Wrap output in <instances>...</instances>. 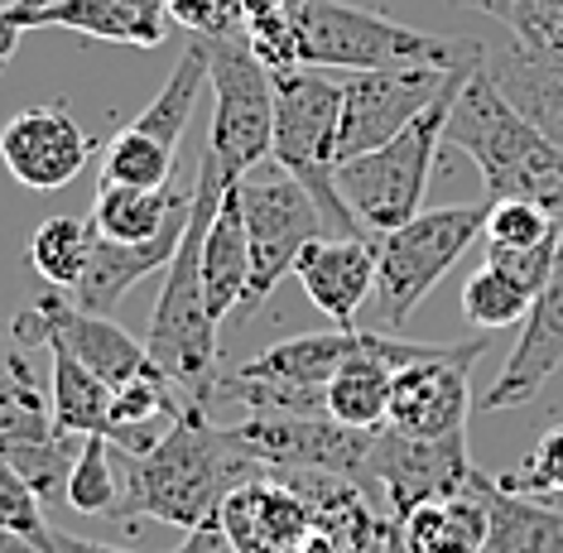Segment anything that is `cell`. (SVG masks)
I'll list each match as a JSON object with an SVG mask.
<instances>
[{
    "mask_svg": "<svg viewBox=\"0 0 563 553\" xmlns=\"http://www.w3.org/2000/svg\"><path fill=\"white\" fill-rule=\"evenodd\" d=\"M34 30V20H30V0H5L0 5V73L10 68V58H15V48H20V38Z\"/></svg>",
    "mask_w": 563,
    "mask_h": 553,
    "instance_id": "ab89813d",
    "label": "cell"
},
{
    "mask_svg": "<svg viewBox=\"0 0 563 553\" xmlns=\"http://www.w3.org/2000/svg\"><path fill=\"white\" fill-rule=\"evenodd\" d=\"M486 332L467 342H443V352L409 362L390 380V414L386 429L409 433V439H448L467 433L472 414V366L486 352Z\"/></svg>",
    "mask_w": 563,
    "mask_h": 553,
    "instance_id": "8fae6325",
    "label": "cell"
},
{
    "mask_svg": "<svg viewBox=\"0 0 563 553\" xmlns=\"http://www.w3.org/2000/svg\"><path fill=\"white\" fill-rule=\"evenodd\" d=\"M174 553H241V549L222 534V524L208 520V524H198V530H188V534H184V544H178Z\"/></svg>",
    "mask_w": 563,
    "mask_h": 553,
    "instance_id": "b9f144b4",
    "label": "cell"
},
{
    "mask_svg": "<svg viewBox=\"0 0 563 553\" xmlns=\"http://www.w3.org/2000/svg\"><path fill=\"white\" fill-rule=\"evenodd\" d=\"M92 241H97L92 222H78V217H48L30 241V265L40 269L54 289H73L87 275Z\"/></svg>",
    "mask_w": 563,
    "mask_h": 553,
    "instance_id": "f1b7e54d",
    "label": "cell"
},
{
    "mask_svg": "<svg viewBox=\"0 0 563 553\" xmlns=\"http://www.w3.org/2000/svg\"><path fill=\"white\" fill-rule=\"evenodd\" d=\"M510 491L520 496H563V423H554V429H544L540 439H534V447L525 453V462L510 477H501Z\"/></svg>",
    "mask_w": 563,
    "mask_h": 553,
    "instance_id": "d590c367",
    "label": "cell"
},
{
    "mask_svg": "<svg viewBox=\"0 0 563 553\" xmlns=\"http://www.w3.org/2000/svg\"><path fill=\"white\" fill-rule=\"evenodd\" d=\"M294 279L332 328H356V313L376 294V236H318L299 251Z\"/></svg>",
    "mask_w": 563,
    "mask_h": 553,
    "instance_id": "e0dca14e",
    "label": "cell"
},
{
    "mask_svg": "<svg viewBox=\"0 0 563 553\" xmlns=\"http://www.w3.org/2000/svg\"><path fill=\"white\" fill-rule=\"evenodd\" d=\"M54 433V405L34 376L15 328H0V453L15 443H34Z\"/></svg>",
    "mask_w": 563,
    "mask_h": 553,
    "instance_id": "d4e9b609",
    "label": "cell"
},
{
    "mask_svg": "<svg viewBox=\"0 0 563 553\" xmlns=\"http://www.w3.org/2000/svg\"><path fill=\"white\" fill-rule=\"evenodd\" d=\"M386 553H405V544H400V534H395V524H390V534H386Z\"/></svg>",
    "mask_w": 563,
    "mask_h": 553,
    "instance_id": "ee69618b",
    "label": "cell"
},
{
    "mask_svg": "<svg viewBox=\"0 0 563 553\" xmlns=\"http://www.w3.org/2000/svg\"><path fill=\"white\" fill-rule=\"evenodd\" d=\"M405 553H486V534H492V510L477 486V472L463 491L424 500V506L405 510L395 520Z\"/></svg>",
    "mask_w": 563,
    "mask_h": 553,
    "instance_id": "7402d4cb",
    "label": "cell"
},
{
    "mask_svg": "<svg viewBox=\"0 0 563 553\" xmlns=\"http://www.w3.org/2000/svg\"><path fill=\"white\" fill-rule=\"evenodd\" d=\"M501 24L516 34V48L530 63L563 73V0H516Z\"/></svg>",
    "mask_w": 563,
    "mask_h": 553,
    "instance_id": "836d02e7",
    "label": "cell"
},
{
    "mask_svg": "<svg viewBox=\"0 0 563 553\" xmlns=\"http://www.w3.org/2000/svg\"><path fill=\"white\" fill-rule=\"evenodd\" d=\"M0 530L30 539V544H44L48 534V516H44V500L30 491V482L10 467V457L0 453Z\"/></svg>",
    "mask_w": 563,
    "mask_h": 553,
    "instance_id": "8d00e7d4",
    "label": "cell"
},
{
    "mask_svg": "<svg viewBox=\"0 0 563 553\" xmlns=\"http://www.w3.org/2000/svg\"><path fill=\"white\" fill-rule=\"evenodd\" d=\"M236 198H241L246 241H251V279H246V294H241V308H236V313L246 318L279 289V279L294 275L299 251L309 246V241L328 236V226H323L318 202L309 198V188L275 159L241 174Z\"/></svg>",
    "mask_w": 563,
    "mask_h": 553,
    "instance_id": "52a82bcc",
    "label": "cell"
},
{
    "mask_svg": "<svg viewBox=\"0 0 563 553\" xmlns=\"http://www.w3.org/2000/svg\"><path fill=\"white\" fill-rule=\"evenodd\" d=\"M87 154L92 140L63 107H30L0 125V164L34 192L68 188L87 169Z\"/></svg>",
    "mask_w": 563,
    "mask_h": 553,
    "instance_id": "4fadbf2b",
    "label": "cell"
},
{
    "mask_svg": "<svg viewBox=\"0 0 563 553\" xmlns=\"http://www.w3.org/2000/svg\"><path fill=\"white\" fill-rule=\"evenodd\" d=\"M194 192L169 188H125V184H101L92 198V231L107 241H121V246H135V241H155L174 217L188 212Z\"/></svg>",
    "mask_w": 563,
    "mask_h": 553,
    "instance_id": "484cf974",
    "label": "cell"
},
{
    "mask_svg": "<svg viewBox=\"0 0 563 553\" xmlns=\"http://www.w3.org/2000/svg\"><path fill=\"white\" fill-rule=\"evenodd\" d=\"M174 154L169 145H159L155 135L125 131L111 135L107 154H101V184H125V188H169L174 184Z\"/></svg>",
    "mask_w": 563,
    "mask_h": 553,
    "instance_id": "f546056e",
    "label": "cell"
},
{
    "mask_svg": "<svg viewBox=\"0 0 563 553\" xmlns=\"http://www.w3.org/2000/svg\"><path fill=\"white\" fill-rule=\"evenodd\" d=\"M477 486L492 510L486 553H563V510L544 506L540 496L510 491L501 477L477 472Z\"/></svg>",
    "mask_w": 563,
    "mask_h": 553,
    "instance_id": "cb8c5ba5",
    "label": "cell"
},
{
    "mask_svg": "<svg viewBox=\"0 0 563 553\" xmlns=\"http://www.w3.org/2000/svg\"><path fill=\"white\" fill-rule=\"evenodd\" d=\"M467 433H448V439H409L395 429H376L371 439V486L386 496L390 520L405 510L424 506V500L453 496L472 482Z\"/></svg>",
    "mask_w": 563,
    "mask_h": 553,
    "instance_id": "7c38bea8",
    "label": "cell"
},
{
    "mask_svg": "<svg viewBox=\"0 0 563 553\" xmlns=\"http://www.w3.org/2000/svg\"><path fill=\"white\" fill-rule=\"evenodd\" d=\"M299 5L303 0H241L246 44L271 73L303 68L299 63Z\"/></svg>",
    "mask_w": 563,
    "mask_h": 553,
    "instance_id": "1f68e13d",
    "label": "cell"
},
{
    "mask_svg": "<svg viewBox=\"0 0 563 553\" xmlns=\"http://www.w3.org/2000/svg\"><path fill=\"white\" fill-rule=\"evenodd\" d=\"M559 241H563V231H554V236H544V241H534V246H486V265L501 269L506 279H516L520 289L540 294L549 285V275H554Z\"/></svg>",
    "mask_w": 563,
    "mask_h": 553,
    "instance_id": "74e56055",
    "label": "cell"
},
{
    "mask_svg": "<svg viewBox=\"0 0 563 553\" xmlns=\"http://www.w3.org/2000/svg\"><path fill=\"white\" fill-rule=\"evenodd\" d=\"M34 30H73L125 48H159L169 0H30Z\"/></svg>",
    "mask_w": 563,
    "mask_h": 553,
    "instance_id": "ffe728a7",
    "label": "cell"
},
{
    "mask_svg": "<svg viewBox=\"0 0 563 553\" xmlns=\"http://www.w3.org/2000/svg\"><path fill=\"white\" fill-rule=\"evenodd\" d=\"M217 524L241 553H294L313 530V516L285 472H261L227 491L217 506Z\"/></svg>",
    "mask_w": 563,
    "mask_h": 553,
    "instance_id": "2e32d148",
    "label": "cell"
},
{
    "mask_svg": "<svg viewBox=\"0 0 563 553\" xmlns=\"http://www.w3.org/2000/svg\"><path fill=\"white\" fill-rule=\"evenodd\" d=\"M299 63L303 68H467L486 63V48L472 38H443L415 24H400L380 10L352 0H303L299 5Z\"/></svg>",
    "mask_w": 563,
    "mask_h": 553,
    "instance_id": "277c9868",
    "label": "cell"
},
{
    "mask_svg": "<svg viewBox=\"0 0 563 553\" xmlns=\"http://www.w3.org/2000/svg\"><path fill=\"white\" fill-rule=\"evenodd\" d=\"M371 553H386V544H380V549H371Z\"/></svg>",
    "mask_w": 563,
    "mask_h": 553,
    "instance_id": "f6af8a7d",
    "label": "cell"
},
{
    "mask_svg": "<svg viewBox=\"0 0 563 553\" xmlns=\"http://www.w3.org/2000/svg\"><path fill=\"white\" fill-rule=\"evenodd\" d=\"M169 20L194 38H246L241 0H169Z\"/></svg>",
    "mask_w": 563,
    "mask_h": 553,
    "instance_id": "f35d334b",
    "label": "cell"
},
{
    "mask_svg": "<svg viewBox=\"0 0 563 553\" xmlns=\"http://www.w3.org/2000/svg\"><path fill=\"white\" fill-rule=\"evenodd\" d=\"M443 145H457L477 159L486 202H540L549 212H563V140L540 131L501 92L486 63L457 92Z\"/></svg>",
    "mask_w": 563,
    "mask_h": 553,
    "instance_id": "3957f363",
    "label": "cell"
},
{
    "mask_svg": "<svg viewBox=\"0 0 563 553\" xmlns=\"http://www.w3.org/2000/svg\"><path fill=\"white\" fill-rule=\"evenodd\" d=\"M0 553H44V549L30 544V539H20V534H10V530H0Z\"/></svg>",
    "mask_w": 563,
    "mask_h": 553,
    "instance_id": "7bdbcfd3",
    "label": "cell"
},
{
    "mask_svg": "<svg viewBox=\"0 0 563 553\" xmlns=\"http://www.w3.org/2000/svg\"><path fill=\"white\" fill-rule=\"evenodd\" d=\"M232 178L222 174L212 150H202L198 178H194V202H188V226L178 241L169 269H164V289L150 313L145 332V352L155 362L169 385L188 395V400L212 405V385H217V318L208 308V289H202V241L217 208H222V192Z\"/></svg>",
    "mask_w": 563,
    "mask_h": 553,
    "instance_id": "7a4b0ae2",
    "label": "cell"
},
{
    "mask_svg": "<svg viewBox=\"0 0 563 553\" xmlns=\"http://www.w3.org/2000/svg\"><path fill=\"white\" fill-rule=\"evenodd\" d=\"M184 226H188V212L174 217L155 241H135V246H121V241L97 236L92 241V261H87V275L68 289V299L78 308H87V313L111 318L140 279H150L155 269H169L178 241H184Z\"/></svg>",
    "mask_w": 563,
    "mask_h": 553,
    "instance_id": "ac0fdd59",
    "label": "cell"
},
{
    "mask_svg": "<svg viewBox=\"0 0 563 553\" xmlns=\"http://www.w3.org/2000/svg\"><path fill=\"white\" fill-rule=\"evenodd\" d=\"M563 370V241H559V261L549 285L534 294L530 318H525L516 346H510L501 376L486 390V414H501V409H520L544 390Z\"/></svg>",
    "mask_w": 563,
    "mask_h": 553,
    "instance_id": "9a60e30c",
    "label": "cell"
},
{
    "mask_svg": "<svg viewBox=\"0 0 563 553\" xmlns=\"http://www.w3.org/2000/svg\"><path fill=\"white\" fill-rule=\"evenodd\" d=\"M44 553H131V549H117V544H101V539H82V534H68L58 524H48L44 534Z\"/></svg>",
    "mask_w": 563,
    "mask_h": 553,
    "instance_id": "60d3db41",
    "label": "cell"
},
{
    "mask_svg": "<svg viewBox=\"0 0 563 553\" xmlns=\"http://www.w3.org/2000/svg\"><path fill=\"white\" fill-rule=\"evenodd\" d=\"M241 453L271 472H338L371 486V429H347L332 414H246L227 423Z\"/></svg>",
    "mask_w": 563,
    "mask_h": 553,
    "instance_id": "9c48e42d",
    "label": "cell"
},
{
    "mask_svg": "<svg viewBox=\"0 0 563 553\" xmlns=\"http://www.w3.org/2000/svg\"><path fill=\"white\" fill-rule=\"evenodd\" d=\"M34 313H40V323L48 328V338H58L92 376L107 380L111 390H121V385H131L140 376H164V370L150 362L145 342H135L117 318H101V313L78 308L68 299V289H48L44 299L34 303Z\"/></svg>",
    "mask_w": 563,
    "mask_h": 553,
    "instance_id": "5bb4252c",
    "label": "cell"
},
{
    "mask_svg": "<svg viewBox=\"0 0 563 553\" xmlns=\"http://www.w3.org/2000/svg\"><path fill=\"white\" fill-rule=\"evenodd\" d=\"M554 231H563V212H549L540 202H492L486 246H534Z\"/></svg>",
    "mask_w": 563,
    "mask_h": 553,
    "instance_id": "e575fe53",
    "label": "cell"
},
{
    "mask_svg": "<svg viewBox=\"0 0 563 553\" xmlns=\"http://www.w3.org/2000/svg\"><path fill=\"white\" fill-rule=\"evenodd\" d=\"M125 496V472H121V447L111 439H82V453L73 462V477H68V506L78 516H111L117 520Z\"/></svg>",
    "mask_w": 563,
    "mask_h": 553,
    "instance_id": "83f0119b",
    "label": "cell"
},
{
    "mask_svg": "<svg viewBox=\"0 0 563 553\" xmlns=\"http://www.w3.org/2000/svg\"><path fill=\"white\" fill-rule=\"evenodd\" d=\"M208 82L217 97L208 150L236 184L275 150V73L251 54L246 38H208Z\"/></svg>",
    "mask_w": 563,
    "mask_h": 553,
    "instance_id": "ba28073f",
    "label": "cell"
},
{
    "mask_svg": "<svg viewBox=\"0 0 563 553\" xmlns=\"http://www.w3.org/2000/svg\"><path fill=\"white\" fill-rule=\"evenodd\" d=\"M366 342H371L366 328L303 332V338H285V342L265 346L261 356H251L246 366H236V376L289 385V390H328V380L338 376Z\"/></svg>",
    "mask_w": 563,
    "mask_h": 553,
    "instance_id": "44dd1931",
    "label": "cell"
},
{
    "mask_svg": "<svg viewBox=\"0 0 563 553\" xmlns=\"http://www.w3.org/2000/svg\"><path fill=\"white\" fill-rule=\"evenodd\" d=\"M492 202H453V208H424L405 226L376 236V323L400 332L433 285L467 255V246L486 231Z\"/></svg>",
    "mask_w": 563,
    "mask_h": 553,
    "instance_id": "8992f818",
    "label": "cell"
},
{
    "mask_svg": "<svg viewBox=\"0 0 563 553\" xmlns=\"http://www.w3.org/2000/svg\"><path fill=\"white\" fill-rule=\"evenodd\" d=\"M530 303H534V294L530 289H520L516 279H506L501 269H492V265H477L467 275V285H463V318L477 332H501V328H516L530 318Z\"/></svg>",
    "mask_w": 563,
    "mask_h": 553,
    "instance_id": "d6a6232c",
    "label": "cell"
},
{
    "mask_svg": "<svg viewBox=\"0 0 563 553\" xmlns=\"http://www.w3.org/2000/svg\"><path fill=\"white\" fill-rule=\"evenodd\" d=\"M202 82H208V38H188L184 54H178V63H174V73L164 77V87L155 92V101H150V107L140 111L131 125H135V131H145V135H155L159 145L178 150L188 121H194Z\"/></svg>",
    "mask_w": 563,
    "mask_h": 553,
    "instance_id": "4316f807",
    "label": "cell"
},
{
    "mask_svg": "<svg viewBox=\"0 0 563 553\" xmlns=\"http://www.w3.org/2000/svg\"><path fill=\"white\" fill-rule=\"evenodd\" d=\"M472 73L477 68L457 73L453 82L443 87V97L433 101L419 121H409L395 140H386L380 150H366V154H356V159L338 164V192L347 198V208L356 212V222H362L371 236L405 226L409 217L424 212V192H429L433 159H439V145L448 131V115H453V101Z\"/></svg>",
    "mask_w": 563,
    "mask_h": 553,
    "instance_id": "5b68a950",
    "label": "cell"
},
{
    "mask_svg": "<svg viewBox=\"0 0 563 553\" xmlns=\"http://www.w3.org/2000/svg\"><path fill=\"white\" fill-rule=\"evenodd\" d=\"M482 68V63H467ZM467 68H376L342 77V125H338V164L366 150H380L409 121H419L443 87Z\"/></svg>",
    "mask_w": 563,
    "mask_h": 553,
    "instance_id": "30bf717a",
    "label": "cell"
},
{
    "mask_svg": "<svg viewBox=\"0 0 563 553\" xmlns=\"http://www.w3.org/2000/svg\"><path fill=\"white\" fill-rule=\"evenodd\" d=\"M15 332L24 346H44L48 352V405H54V429L78 433V439H92V433H107L111 423V385L92 376L78 356L68 352L58 338H48V328L40 323V313H20Z\"/></svg>",
    "mask_w": 563,
    "mask_h": 553,
    "instance_id": "d6986e66",
    "label": "cell"
},
{
    "mask_svg": "<svg viewBox=\"0 0 563 553\" xmlns=\"http://www.w3.org/2000/svg\"><path fill=\"white\" fill-rule=\"evenodd\" d=\"M78 453H82V439H78V433H63V429H54L48 439L5 447L10 467L30 482V491L40 496L44 506L68 500V477H73V462H78Z\"/></svg>",
    "mask_w": 563,
    "mask_h": 553,
    "instance_id": "4dcf8cb0",
    "label": "cell"
},
{
    "mask_svg": "<svg viewBox=\"0 0 563 553\" xmlns=\"http://www.w3.org/2000/svg\"><path fill=\"white\" fill-rule=\"evenodd\" d=\"M121 472L125 496L117 520H159L174 530H198V524L217 520V506L227 500V491H236L241 482L271 467L241 453L232 429L212 419V405L188 400L150 453H121Z\"/></svg>",
    "mask_w": 563,
    "mask_h": 553,
    "instance_id": "6da1fadb",
    "label": "cell"
},
{
    "mask_svg": "<svg viewBox=\"0 0 563 553\" xmlns=\"http://www.w3.org/2000/svg\"><path fill=\"white\" fill-rule=\"evenodd\" d=\"M251 279V241H246V217H241V198L236 184H227L222 208H217L208 241H202V289H208V308L217 323L241 308V294H246Z\"/></svg>",
    "mask_w": 563,
    "mask_h": 553,
    "instance_id": "603a6c76",
    "label": "cell"
}]
</instances>
